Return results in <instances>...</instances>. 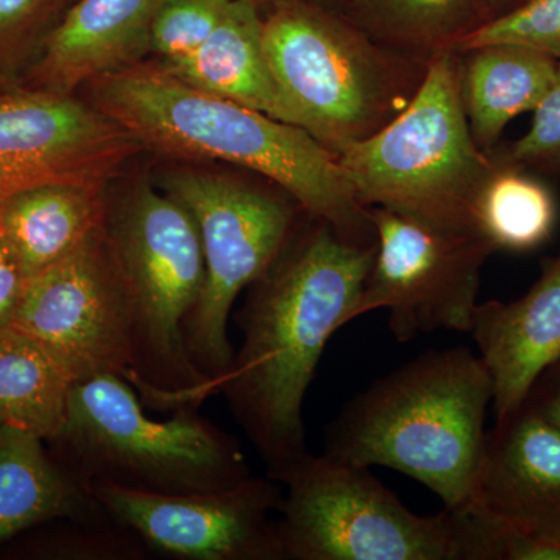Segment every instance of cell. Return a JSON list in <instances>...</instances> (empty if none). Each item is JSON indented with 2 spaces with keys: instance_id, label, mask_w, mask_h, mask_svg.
Returning a JSON list of instances; mask_svg holds the SVG:
<instances>
[{
  "instance_id": "4fadbf2b",
  "label": "cell",
  "mask_w": 560,
  "mask_h": 560,
  "mask_svg": "<svg viewBox=\"0 0 560 560\" xmlns=\"http://www.w3.org/2000/svg\"><path fill=\"white\" fill-rule=\"evenodd\" d=\"M138 140L73 94L27 86L0 91V205L46 184H108Z\"/></svg>"
},
{
  "instance_id": "1f68e13d",
  "label": "cell",
  "mask_w": 560,
  "mask_h": 560,
  "mask_svg": "<svg viewBox=\"0 0 560 560\" xmlns=\"http://www.w3.org/2000/svg\"><path fill=\"white\" fill-rule=\"evenodd\" d=\"M308 2L315 3V5L323 7V9L338 11L342 13L346 7L349 5L350 0H308Z\"/></svg>"
},
{
  "instance_id": "7a4b0ae2",
  "label": "cell",
  "mask_w": 560,
  "mask_h": 560,
  "mask_svg": "<svg viewBox=\"0 0 560 560\" xmlns=\"http://www.w3.org/2000/svg\"><path fill=\"white\" fill-rule=\"evenodd\" d=\"M91 105L140 149L176 161H221L268 179L345 241L375 243L340 158L296 125L197 90L160 62H135L86 84Z\"/></svg>"
},
{
  "instance_id": "5bb4252c",
  "label": "cell",
  "mask_w": 560,
  "mask_h": 560,
  "mask_svg": "<svg viewBox=\"0 0 560 560\" xmlns=\"http://www.w3.org/2000/svg\"><path fill=\"white\" fill-rule=\"evenodd\" d=\"M525 533L560 541V430L525 404L486 433L471 499Z\"/></svg>"
},
{
  "instance_id": "f1b7e54d",
  "label": "cell",
  "mask_w": 560,
  "mask_h": 560,
  "mask_svg": "<svg viewBox=\"0 0 560 560\" xmlns=\"http://www.w3.org/2000/svg\"><path fill=\"white\" fill-rule=\"evenodd\" d=\"M27 276L0 232V327L9 326L18 311Z\"/></svg>"
},
{
  "instance_id": "9c48e42d",
  "label": "cell",
  "mask_w": 560,
  "mask_h": 560,
  "mask_svg": "<svg viewBox=\"0 0 560 560\" xmlns=\"http://www.w3.org/2000/svg\"><path fill=\"white\" fill-rule=\"evenodd\" d=\"M272 480L283 560H453L451 512L416 514L366 467L308 452Z\"/></svg>"
},
{
  "instance_id": "3957f363",
  "label": "cell",
  "mask_w": 560,
  "mask_h": 560,
  "mask_svg": "<svg viewBox=\"0 0 560 560\" xmlns=\"http://www.w3.org/2000/svg\"><path fill=\"white\" fill-rule=\"evenodd\" d=\"M492 396L471 350H427L346 405L327 427L324 455L400 471L440 497L444 510H458L474 493Z\"/></svg>"
},
{
  "instance_id": "4dcf8cb0",
  "label": "cell",
  "mask_w": 560,
  "mask_h": 560,
  "mask_svg": "<svg viewBox=\"0 0 560 560\" xmlns=\"http://www.w3.org/2000/svg\"><path fill=\"white\" fill-rule=\"evenodd\" d=\"M528 0H478V7H480L482 24L493 18L503 16V14L510 13V11L517 9Z\"/></svg>"
},
{
  "instance_id": "7c38bea8",
  "label": "cell",
  "mask_w": 560,
  "mask_h": 560,
  "mask_svg": "<svg viewBox=\"0 0 560 560\" xmlns=\"http://www.w3.org/2000/svg\"><path fill=\"white\" fill-rule=\"evenodd\" d=\"M103 511L132 530L150 555L175 560H283L276 521L282 485L250 477L200 493L164 495L97 482Z\"/></svg>"
},
{
  "instance_id": "44dd1931",
  "label": "cell",
  "mask_w": 560,
  "mask_h": 560,
  "mask_svg": "<svg viewBox=\"0 0 560 560\" xmlns=\"http://www.w3.org/2000/svg\"><path fill=\"white\" fill-rule=\"evenodd\" d=\"M490 153L495 162L475 202V230L495 253L540 249L558 230V195L545 176Z\"/></svg>"
},
{
  "instance_id": "4316f807",
  "label": "cell",
  "mask_w": 560,
  "mask_h": 560,
  "mask_svg": "<svg viewBox=\"0 0 560 560\" xmlns=\"http://www.w3.org/2000/svg\"><path fill=\"white\" fill-rule=\"evenodd\" d=\"M515 44L541 51L560 61V0H528L503 14L493 18L456 43L455 51Z\"/></svg>"
},
{
  "instance_id": "d6a6232c",
  "label": "cell",
  "mask_w": 560,
  "mask_h": 560,
  "mask_svg": "<svg viewBox=\"0 0 560 560\" xmlns=\"http://www.w3.org/2000/svg\"><path fill=\"white\" fill-rule=\"evenodd\" d=\"M256 2H257V3H259V2H260V0H256Z\"/></svg>"
},
{
  "instance_id": "ac0fdd59",
  "label": "cell",
  "mask_w": 560,
  "mask_h": 560,
  "mask_svg": "<svg viewBox=\"0 0 560 560\" xmlns=\"http://www.w3.org/2000/svg\"><path fill=\"white\" fill-rule=\"evenodd\" d=\"M161 66L197 90L294 125L268 66L256 0H232L200 49L186 60Z\"/></svg>"
},
{
  "instance_id": "8992f818",
  "label": "cell",
  "mask_w": 560,
  "mask_h": 560,
  "mask_svg": "<svg viewBox=\"0 0 560 560\" xmlns=\"http://www.w3.org/2000/svg\"><path fill=\"white\" fill-rule=\"evenodd\" d=\"M337 154L364 208L393 210L445 232L478 234L475 202L495 161L471 135L458 51L433 55L407 108Z\"/></svg>"
},
{
  "instance_id": "2e32d148",
  "label": "cell",
  "mask_w": 560,
  "mask_h": 560,
  "mask_svg": "<svg viewBox=\"0 0 560 560\" xmlns=\"http://www.w3.org/2000/svg\"><path fill=\"white\" fill-rule=\"evenodd\" d=\"M162 0H75L44 40L21 86L73 94L149 51Z\"/></svg>"
},
{
  "instance_id": "52a82bcc",
  "label": "cell",
  "mask_w": 560,
  "mask_h": 560,
  "mask_svg": "<svg viewBox=\"0 0 560 560\" xmlns=\"http://www.w3.org/2000/svg\"><path fill=\"white\" fill-rule=\"evenodd\" d=\"M49 444L90 488L106 482L180 495L230 488L253 475L241 441L198 408L150 418L136 389L114 374L73 383L65 425Z\"/></svg>"
},
{
  "instance_id": "ffe728a7",
  "label": "cell",
  "mask_w": 560,
  "mask_h": 560,
  "mask_svg": "<svg viewBox=\"0 0 560 560\" xmlns=\"http://www.w3.org/2000/svg\"><path fill=\"white\" fill-rule=\"evenodd\" d=\"M459 88L475 142L492 151L512 120L533 113L555 81L559 61L515 44L458 51Z\"/></svg>"
},
{
  "instance_id": "277c9868",
  "label": "cell",
  "mask_w": 560,
  "mask_h": 560,
  "mask_svg": "<svg viewBox=\"0 0 560 560\" xmlns=\"http://www.w3.org/2000/svg\"><path fill=\"white\" fill-rule=\"evenodd\" d=\"M268 66L294 125L338 153L407 108L427 61L375 43L338 11L260 0Z\"/></svg>"
},
{
  "instance_id": "83f0119b",
  "label": "cell",
  "mask_w": 560,
  "mask_h": 560,
  "mask_svg": "<svg viewBox=\"0 0 560 560\" xmlns=\"http://www.w3.org/2000/svg\"><path fill=\"white\" fill-rule=\"evenodd\" d=\"M493 151L545 178H560V61L550 90L533 110L529 130L504 149Z\"/></svg>"
},
{
  "instance_id": "8fae6325",
  "label": "cell",
  "mask_w": 560,
  "mask_h": 560,
  "mask_svg": "<svg viewBox=\"0 0 560 560\" xmlns=\"http://www.w3.org/2000/svg\"><path fill=\"white\" fill-rule=\"evenodd\" d=\"M10 324L38 341L73 382L105 374L128 382L130 311L106 224L27 280Z\"/></svg>"
},
{
  "instance_id": "d6986e66",
  "label": "cell",
  "mask_w": 560,
  "mask_h": 560,
  "mask_svg": "<svg viewBox=\"0 0 560 560\" xmlns=\"http://www.w3.org/2000/svg\"><path fill=\"white\" fill-rule=\"evenodd\" d=\"M105 184H46L0 205V232L27 279L61 260L106 224Z\"/></svg>"
},
{
  "instance_id": "5b68a950",
  "label": "cell",
  "mask_w": 560,
  "mask_h": 560,
  "mask_svg": "<svg viewBox=\"0 0 560 560\" xmlns=\"http://www.w3.org/2000/svg\"><path fill=\"white\" fill-rule=\"evenodd\" d=\"M106 234L127 293L131 324L128 383L145 407L172 412L210 399L191 364L186 324L205 282L197 226L175 198L138 184L110 202Z\"/></svg>"
},
{
  "instance_id": "7402d4cb",
  "label": "cell",
  "mask_w": 560,
  "mask_h": 560,
  "mask_svg": "<svg viewBox=\"0 0 560 560\" xmlns=\"http://www.w3.org/2000/svg\"><path fill=\"white\" fill-rule=\"evenodd\" d=\"M68 372L38 341L16 327H0V425L54 441L65 425Z\"/></svg>"
},
{
  "instance_id": "f546056e",
  "label": "cell",
  "mask_w": 560,
  "mask_h": 560,
  "mask_svg": "<svg viewBox=\"0 0 560 560\" xmlns=\"http://www.w3.org/2000/svg\"><path fill=\"white\" fill-rule=\"evenodd\" d=\"M523 404L560 430V360L537 378Z\"/></svg>"
},
{
  "instance_id": "ba28073f",
  "label": "cell",
  "mask_w": 560,
  "mask_h": 560,
  "mask_svg": "<svg viewBox=\"0 0 560 560\" xmlns=\"http://www.w3.org/2000/svg\"><path fill=\"white\" fill-rule=\"evenodd\" d=\"M164 191L190 213L205 259V282L186 324L187 355L219 394L235 349L230 319L235 301L285 248L304 210L279 187L186 168Z\"/></svg>"
},
{
  "instance_id": "9a60e30c",
  "label": "cell",
  "mask_w": 560,
  "mask_h": 560,
  "mask_svg": "<svg viewBox=\"0 0 560 560\" xmlns=\"http://www.w3.org/2000/svg\"><path fill=\"white\" fill-rule=\"evenodd\" d=\"M469 334L492 381L495 419L508 418L560 360V248L518 300L478 302Z\"/></svg>"
},
{
  "instance_id": "6da1fadb",
  "label": "cell",
  "mask_w": 560,
  "mask_h": 560,
  "mask_svg": "<svg viewBox=\"0 0 560 560\" xmlns=\"http://www.w3.org/2000/svg\"><path fill=\"white\" fill-rule=\"evenodd\" d=\"M374 254L305 213L235 315L242 345L219 394L270 478L308 453L305 396L331 335L355 319Z\"/></svg>"
},
{
  "instance_id": "603a6c76",
  "label": "cell",
  "mask_w": 560,
  "mask_h": 560,
  "mask_svg": "<svg viewBox=\"0 0 560 560\" xmlns=\"http://www.w3.org/2000/svg\"><path fill=\"white\" fill-rule=\"evenodd\" d=\"M342 14L375 43L425 61L482 24L478 0H350Z\"/></svg>"
},
{
  "instance_id": "30bf717a",
  "label": "cell",
  "mask_w": 560,
  "mask_h": 560,
  "mask_svg": "<svg viewBox=\"0 0 560 560\" xmlns=\"http://www.w3.org/2000/svg\"><path fill=\"white\" fill-rule=\"evenodd\" d=\"M375 254L355 319L388 311L399 342L436 330L469 334L481 268L495 249L478 234L431 228L393 210L368 208Z\"/></svg>"
},
{
  "instance_id": "cb8c5ba5",
  "label": "cell",
  "mask_w": 560,
  "mask_h": 560,
  "mask_svg": "<svg viewBox=\"0 0 560 560\" xmlns=\"http://www.w3.org/2000/svg\"><path fill=\"white\" fill-rule=\"evenodd\" d=\"M448 512L453 560H560V541L525 533L475 501Z\"/></svg>"
},
{
  "instance_id": "484cf974",
  "label": "cell",
  "mask_w": 560,
  "mask_h": 560,
  "mask_svg": "<svg viewBox=\"0 0 560 560\" xmlns=\"http://www.w3.org/2000/svg\"><path fill=\"white\" fill-rule=\"evenodd\" d=\"M232 0H162L151 22L149 51L161 65L186 60L215 31Z\"/></svg>"
},
{
  "instance_id": "d4e9b609",
  "label": "cell",
  "mask_w": 560,
  "mask_h": 560,
  "mask_svg": "<svg viewBox=\"0 0 560 560\" xmlns=\"http://www.w3.org/2000/svg\"><path fill=\"white\" fill-rule=\"evenodd\" d=\"M75 0H0V91L21 86L49 33Z\"/></svg>"
},
{
  "instance_id": "e0dca14e",
  "label": "cell",
  "mask_w": 560,
  "mask_h": 560,
  "mask_svg": "<svg viewBox=\"0 0 560 560\" xmlns=\"http://www.w3.org/2000/svg\"><path fill=\"white\" fill-rule=\"evenodd\" d=\"M46 442L31 431L0 425V545L49 523L108 515Z\"/></svg>"
}]
</instances>
